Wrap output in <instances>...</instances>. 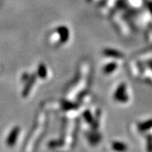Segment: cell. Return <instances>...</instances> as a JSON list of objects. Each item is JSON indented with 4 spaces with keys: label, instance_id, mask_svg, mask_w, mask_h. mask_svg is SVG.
<instances>
[{
    "label": "cell",
    "instance_id": "6da1fadb",
    "mask_svg": "<svg viewBox=\"0 0 152 152\" xmlns=\"http://www.w3.org/2000/svg\"><path fill=\"white\" fill-rule=\"evenodd\" d=\"M19 134H20V128L18 126L14 127L11 130V132L10 133L8 137H7V140H6V144L9 147H12L16 144Z\"/></svg>",
    "mask_w": 152,
    "mask_h": 152
},
{
    "label": "cell",
    "instance_id": "3957f363",
    "mask_svg": "<svg viewBox=\"0 0 152 152\" xmlns=\"http://www.w3.org/2000/svg\"><path fill=\"white\" fill-rule=\"evenodd\" d=\"M148 151L152 152V137H149L148 140Z\"/></svg>",
    "mask_w": 152,
    "mask_h": 152
},
{
    "label": "cell",
    "instance_id": "277c9868",
    "mask_svg": "<svg viewBox=\"0 0 152 152\" xmlns=\"http://www.w3.org/2000/svg\"><path fill=\"white\" fill-rule=\"evenodd\" d=\"M41 67H40V69H39V74L40 76L44 77L46 75V73H45V68L44 67V65H40Z\"/></svg>",
    "mask_w": 152,
    "mask_h": 152
},
{
    "label": "cell",
    "instance_id": "7a4b0ae2",
    "mask_svg": "<svg viewBox=\"0 0 152 152\" xmlns=\"http://www.w3.org/2000/svg\"><path fill=\"white\" fill-rule=\"evenodd\" d=\"M113 150L117 152H125L127 151V146L124 143L115 141L112 144Z\"/></svg>",
    "mask_w": 152,
    "mask_h": 152
}]
</instances>
